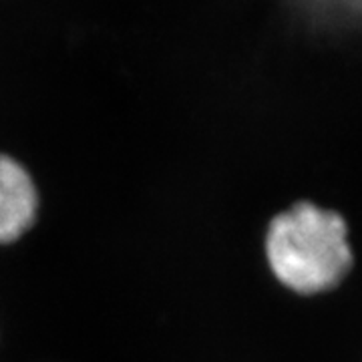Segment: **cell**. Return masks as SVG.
<instances>
[{
    "label": "cell",
    "mask_w": 362,
    "mask_h": 362,
    "mask_svg": "<svg viewBox=\"0 0 362 362\" xmlns=\"http://www.w3.org/2000/svg\"><path fill=\"white\" fill-rule=\"evenodd\" d=\"M264 252L274 278L298 294L334 288L352 264L344 220L310 202L294 204L272 218Z\"/></svg>",
    "instance_id": "6da1fadb"
},
{
    "label": "cell",
    "mask_w": 362,
    "mask_h": 362,
    "mask_svg": "<svg viewBox=\"0 0 362 362\" xmlns=\"http://www.w3.org/2000/svg\"><path fill=\"white\" fill-rule=\"evenodd\" d=\"M40 185L25 161L0 151V246L23 242L40 218Z\"/></svg>",
    "instance_id": "7a4b0ae2"
}]
</instances>
